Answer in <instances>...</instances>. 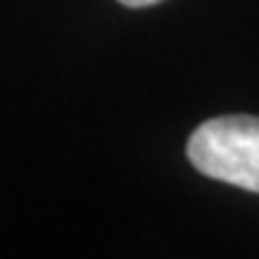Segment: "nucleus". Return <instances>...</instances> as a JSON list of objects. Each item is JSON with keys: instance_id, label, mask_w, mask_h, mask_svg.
<instances>
[{"instance_id": "1", "label": "nucleus", "mask_w": 259, "mask_h": 259, "mask_svg": "<svg viewBox=\"0 0 259 259\" xmlns=\"http://www.w3.org/2000/svg\"><path fill=\"white\" fill-rule=\"evenodd\" d=\"M188 159L211 180L259 193V116H217L196 127Z\"/></svg>"}, {"instance_id": "2", "label": "nucleus", "mask_w": 259, "mask_h": 259, "mask_svg": "<svg viewBox=\"0 0 259 259\" xmlns=\"http://www.w3.org/2000/svg\"><path fill=\"white\" fill-rule=\"evenodd\" d=\"M122 6L127 8H146V6H154V3H161V0H119Z\"/></svg>"}]
</instances>
